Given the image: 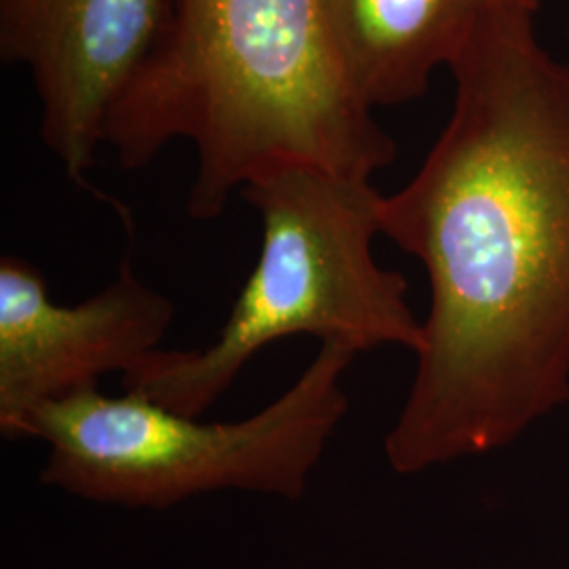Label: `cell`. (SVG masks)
Listing matches in <instances>:
<instances>
[{
  "label": "cell",
  "instance_id": "obj_1",
  "mask_svg": "<svg viewBox=\"0 0 569 569\" xmlns=\"http://www.w3.org/2000/svg\"><path fill=\"white\" fill-rule=\"evenodd\" d=\"M540 0H507L451 63L456 100L380 230L427 270L418 367L385 453L397 475L489 453L569 401V63Z\"/></svg>",
  "mask_w": 569,
  "mask_h": 569
},
{
  "label": "cell",
  "instance_id": "obj_2",
  "mask_svg": "<svg viewBox=\"0 0 569 569\" xmlns=\"http://www.w3.org/2000/svg\"><path fill=\"white\" fill-rule=\"evenodd\" d=\"M173 140L197 148L186 204L201 222L274 169L371 182L397 157L348 87L317 0H176L161 51L106 129L129 171Z\"/></svg>",
  "mask_w": 569,
  "mask_h": 569
},
{
  "label": "cell",
  "instance_id": "obj_3",
  "mask_svg": "<svg viewBox=\"0 0 569 569\" xmlns=\"http://www.w3.org/2000/svg\"><path fill=\"white\" fill-rule=\"evenodd\" d=\"M239 194L260 216L262 249L220 336L203 350H157L122 376L124 392L199 418L262 348L291 336L355 355L378 346L420 352L407 281L373 258L382 194L371 182L284 167Z\"/></svg>",
  "mask_w": 569,
  "mask_h": 569
},
{
  "label": "cell",
  "instance_id": "obj_4",
  "mask_svg": "<svg viewBox=\"0 0 569 569\" xmlns=\"http://www.w3.org/2000/svg\"><path fill=\"white\" fill-rule=\"evenodd\" d=\"M355 352L321 345L283 395L239 422H199L138 392L98 388L34 409L18 439H41L44 486L89 502L167 510L239 489L300 500L348 409L342 388Z\"/></svg>",
  "mask_w": 569,
  "mask_h": 569
},
{
  "label": "cell",
  "instance_id": "obj_5",
  "mask_svg": "<svg viewBox=\"0 0 569 569\" xmlns=\"http://www.w3.org/2000/svg\"><path fill=\"white\" fill-rule=\"evenodd\" d=\"M176 0H0V58L26 63L42 140L72 182L106 143L124 96L161 51Z\"/></svg>",
  "mask_w": 569,
  "mask_h": 569
},
{
  "label": "cell",
  "instance_id": "obj_6",
  "mask_svg": "<svg viewBox=\"0 0 569 569\" xmlns=\"http://www.w3.org/2000/svg\"><path fill=\"white\" fill-rule=\"evenodd\" d=\"M176 317L124 258L119 274L81 305H56L41 272L18 256L0 260V430L18 441L26 418L47 403L129 376L157 352Z\"/></svg>",
  "mask_w": 569,
  "mask_h": 569
},
{
  "label": "cell",
  "instance_id": "obj_7",
  "mask_svg": "<svg viewBox=\"0 0 569 569\" xmlns=\"http://www.w3.org/2000/svg\"><path fill=\"white\" fill-rule=\"evenodd\" d=\"M500 2L507 0H317L331 53L371 112L420 100Z\"/></svg>",
  "mask_w": 569,
  "mask_h": 569
}]
</instances>
